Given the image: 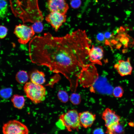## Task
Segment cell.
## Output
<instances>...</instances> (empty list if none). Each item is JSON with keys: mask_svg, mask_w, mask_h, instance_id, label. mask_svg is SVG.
I'll use <instances>...</instances> for the list:
<instances>
[{"mask_svg": "<svg viewBox=\"0 0 134 134\" xmlns=\"http://www.w3.org/2000/svg\"><path fill=\"white\" fill-rule=\"evenodd\" d=\"M124 128L120 123L114 128L112 131V134H123L124 133Z\"/></svg>", "mask_w": 134, "mask_h": 134, "instance_id": "19", "label": "cell"}, {"mask_svg": "<svg viewBox=\"0 0 134 134\" xmlns=\"http://www.w3.org/2000/svg\"><path fill=\"white\" fill-rule=\"evenodd\" d=\"M104 35L105 40H107L110 38L112 36V35L108 32H107L104 34Z\"/></svg>", "mask_w": 134, "mask_h": 134, "instance_id": "24", "label": "cell"}, {"mask_svg": "<svg viewBox=\"0 0 134 134\" xmlns=\"http://www.w3.org/2000/svg\"><path fill=\"white\" fill-rule=\"evenodd\" d=\"M8 11V4L5 0H0V19L4 18Z\"/></svg>", "mask_w": 134, "mask_h": 134, "instance_id": "14", "label": "cell"}, {"mask_svg": "<svg viewBox=\"0 0 134 134\" xmlns=\"http://www.w3.org/2000/svg\"><path fill=\"white\" fill-rule=\"evenodd\" d=\"M102 118L105 122V126L107 128L106 133L112 134L114 128L120 123V117L115 111L107 108L102 113Z\"/></svg>", "mask_w": 134, "mask_h": 134, "instance_id": "5", "label": "cell"}, {"mask_svg": "<svg viewBox=\"0 0 134 134\" xmlns=\"http://www.w3.org/2000/svg\"><path fill=\"white\" fill-rule=\"evenodd\" d=\"M12 90L9 88L2 89L0 90V96L2 98L7 99L11 96Z\"/></svg>", "mask_w": 134, "mask_h": 134, "instance_id": "15", "label": "cell"}, {"mask_svg": "<svg viewBox=\"0 0 134 134\" xmlns=\"http://www.w3.org/2000/svg\"><path fill=\"white\" fill-rule=\"evenodd\" d=\"M129 124L131 126H134V124L133 122H130L129 123Z\"/></svg>", "mask_w": 134, "mask_h": 134, "instance_id": "26", "label": "cell"}, {"mask_svg": "<svg viewBox=\"0 0 134 134\" xmlns=\"http://www.w3.org/2000/svg\"><path fill=\"white\" fill-rule=\"evenodd\" d=\"M123 90L120 86H118L115 87L113 92V95L116 98L121 97L123 96Z\"/></svg>", "mask_w": 134, "mask_h": 134, "instance_id": "18", "label": "cell"}, {"mask_svg": "<svg viewBox=\"0 0 134 134\" xmlns=\"http://www.w3.org/2000/svg\"><path fill=\"white\" fill-rule=\"evenodd\" d=\"M79 114L81 124L85 128L91 127L96 118V115L89 111L80 112Z\"/></svg>", "mask_w": 134, "mask_h": 134, "instance_id": "10", "label": "cell"}, {"mask_svg": "<svg viewBox=\"0 0 134 134\" xmlns=\"http://www.w3.org/2000/svg\"><path fill=\"white\" fill-rule=\"evenodd\" d=\"M58 123L71 132L72 130L78 131L82 126L80 122L79 113L74 109L68 110L59 116Z\"/></svg>", "mask_w": 134, "mask_h": 134, "instance_id": "2", "label": "cell"}, {"mask_svg": "<svg viewBox=\"0 0 134 134\" xmlns=\"http://www.w3.org/2000/svg\"><path fill=\"white\" fill-rule=\"evenodd\" d=\"M66 14L57 12H50L46 16L45 19L57 32L60 27L66 22Z\"/></svg>", "mask_w": 134, "mask_h": 134, "instance_id": "6", "label": "cell"}, {"mask_svg": "<svg viewBox=\"0 0 134 134\" xmlns=\"http://www.w3.org/2000/svg\"><path fill=\"white\" fill-rule=\"evenodd\" d=\"M11 101L13 106L18 109H22L25 104V99L22 96L14 95L11 98Z\"/></svg>", "mask_w": 134, "mask_h": 134, "instance_id": "12", "label": "cell"}, {"mask_svg": "<svg viewBox=\"0 0 134 134\" xmlns=\"http://www.w3.org/2000/svg\"></svg>", "mask_w": 134, "mask_h": 134, "instance_id": "27", "label": "cell"}, {"mask_svg": "<svg viewBox=\"0 0 134 134\" xmlns=\"http://www.w3.org/2000/svg\"><path fill=\"white\" fill-rule=\"evenodd\" d=\"M81 0H70V4L71 6L74 9L78 8L81 4Z\"/></svg>", "mask_w": 134, "mask_h": 134, "instance_id": "21", "label": "cell"}, {"mask_svg": "<svg viewBox=\"0 0 134 134\" xmlns=\"http://www.w3.org/2000/svg\"><path fill=\"white\" fill-rule=\"evenodd\" d=\"M23 89L27 97L35 104L40 103L45 99L46 90L42 85L31 81L27 82L24 86Z\"/></svg>", "mask_w": 134, "mask_h": 134, "instance_id": "1", "label": "cell"}, {"mask_svg": "<svg viewBox=\"0 0 134 134\" xmlns=\"http://www.w3.org/2000/svg\"><path fill=\"white\" fill-rule=\"evenodd\" d=\"M97 42L98 43H102L105 42V38L104 34L102 33H99L97 35Z\"/></svg>", "mask_w": 134, "mask_h": 134, "instance_id": "22", "label": "cell"}, {"mask_svg": "<svg viewBox=\"0 0 134 134\" xmlns=\"http://www.w3.org/2000/svg\"><path fill=\"white\" fill-rule=\"evenodd\" d=\"M103 55V50L102 46H92L89 52V60L92 64L101 65V61Z\"/></svg>", "mask_w": 134, "mask_h": 134, "instance_id": "8", "label": "cell"}, {"mask_svg": "<svg viewBox=\"0 0 134 134\" xmlns=\"http://www.w3.org/2000/svg\"><path fill=\"white\" fill-rule=\"evenodd\" d=\"M30 78L31 82L38 84L42 85L46 81L44 73L37 70L34 71L31 73Z\"/></svg>", "mask_w": 134, "mask_h": 134, "instance_id": "11", "label": "cell"}, {"mask_svg": "<svg viewBox=\"0 0 134 134\" xmlns=\"http://www.w3.org/2000/svg\"><path fill=\"white\" fill-rule=\"evenodd\" d=\"M15 79L17 81L21 84L26 83L29 79V76L25 71L20 70L16 73Z\"/></svg>", "mask_w": 134, "mask_h": 134, "instance_id": "13", "label": "cell"}, {"mask_svg": "<svg viewBox=\"0 0 134 134\" xmlns=\"http://www.w3.org/2000/svg\"><path fill=\"white\" fill-rule=\"evenodd\" d=\"M8 32L7 29L5 26L0 25V38L3 39L7 35Z\"/></svg>", "mask_w": 134, "mask_h": 134, "instance_id": "20", "label": "cell"}, {"mask_svg": "<svg viewBox=\"0 0 134 134\" xmlns=\"http://www.w3.org/2000/svg\"><path fill=\"white\" fill-rule=\"evenodd\" d=\"M90 0H86L83 8L82 12L84 11Z\"/></svg>", "mask_w": 134, "mask_h": 134, "instance_id": "25", "label": "cell"}, {"mask_svg": "<svg viewBox=\"0 0 134 134\" xmlns=\"http://www.w3.org/2000/svg\"><path fill=\"white\" fill-rule=\"evenodd\" d=\"M14 33L18 38L19 43L25 44L31 40L35 32L31 26L19 24L15 26Z\"/></svg>", "mask_w": 134, "mask_h": 134, "instance_id": "3", "label": "cell"}, {"mask_svg": "<svg viewBox=\"0 0 134 134\" xmlns=\"http://www.w3.org/2000/svg\"><path fill=\"white\" fill-rule=\"evenodd\" d=\"M114 67L118 73L121 76L131 74L133 68L129 58L126 60H119Z\"/></svg>", "mask_w": 134, "mask_h": 134, "instance_id": "9", "label": "cell"}, {"mask_svg": "<svg viewBox=\"0 0 134 134\" xmlns=\"http://www.w3.org/2000/svg\"><path fill=\"white\" fill-rule=\"evenodd\" d=\"M2 132L4 134H27L29 130L23 124L18 121L12 120L3 124Z\"/></svg>", "mask_w": 134, "mask_h": 134, "instance_id": "4", "label": "cell"}, {"mask_svg": "<svg viewBox=\"0 0 134 134\" xmlns=\"http://www.w3.org/2000/svg\"><path fill=\"white\" fill-rule=\"evenodd\" d=\"M47 5L50 12H57L64 14L69 8L66 0H47Z\"/></svg>", "mask_w": 134, "mask_h": 134, "instance_id": "7", "label": "cell"}, {"mask_svg": "<svg viewBox=\"0 0 134 134\" xmlns=\"http://www.w3.org/2000/svg\"><path fill=\"white\" fill-rule=\"evenodd\" d=\"M69 99L71 102L74 105L78 104L81 101L80 95L75 93H73L71 95Z\"/></svg>", "mask_w": 134, "mask_h": 134, "instance_id": "17", "label": "cell"}, {"mask_svg": "<svg viewBox=\"0 0 134 134\" xmlns=\"http://www.w3.org/2000/svg\"><path fill=\"white\" fill-rule=\"evenodd\" d=\"M93 133L95 134H104L103 129L101 128H98L94 130Z\"/></svg>", "mask_w": 134, "mask_h": 134, "instance_id": "23", "label": "cell"}, {"mask_svg": "<svg viewBox=\"0 0 134 134\" xmlns=\"http://www.w3.org/2000/svg\"><path fill=\"white\" fill-rule=\"evenodd\" d=\"M58 98L63 103H66L68 100L69 97L67 93L64 90L59 91L57 94Z\"/></svg>", "mask_w": 134, "mask_h": 134, "instance_id": "16", "label": "cell"}]
</instances>
